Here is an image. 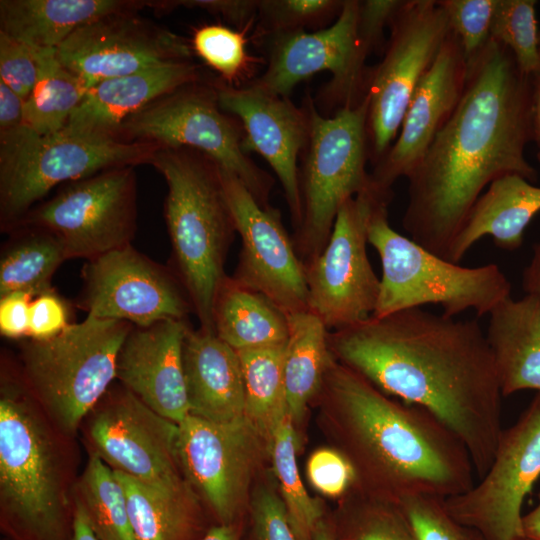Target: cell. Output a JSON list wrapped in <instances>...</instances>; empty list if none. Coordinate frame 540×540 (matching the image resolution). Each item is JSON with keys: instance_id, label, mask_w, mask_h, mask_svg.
Listing matches in <instances>:
<instances>
[{"instance_id": "6da1fadb", "label": "cell", "mask_w": 540, "mask_h": 540, "mask_svg": "<svg viewBox=\"0 0 540 540\" xmlns=\"http://www.w3.org/2000/svg\"><path fill=\"white\" fill-rule=\"evenodd\" d=\"M328 345L379 390L440 420L465 446L477 478L485 474L503 430V395L476 319L404 309L328 331Z\"/></svg>"}, {"instance_id": "7a4b0ae2", "label": "cell", "mask_w": 540, "mask_h": 540, "mask_svg": "<svg viewBox=\"0 0 540 540\" xmlns=\"http://www.w3.org/2000/svg\"><path fill=\"white\" fill-rule=\"evenodd\" d=\"M531 91L532 77L492 38L467 62L457 107L406 177L402 225L413 241L449 260L484 188L507 174L537 180L524 152L531 141Z\"/></svg>"}, {"instance_id": "3957f363", "label": "cell", "mask_w": 540, "mask_h": 540, "mask_svg": "<svg viewBox=\"0 0 540 540\" xmlns=\"http://www.w3.org/2000/svg\"><path fill=\"white\" fill-rule=\"evenodd\" d=\"M322 385L364 494L399 504L417 496L445 500L474 485L465 446L427 410L385 394L333 357Z\"/></svg>"}, {"instance_id": "277c9868", "label": "cell", "mask_w": 540, "mask_h": 540, "mask_svg": "<svg viewBox=\"0 0 540 540\" xmlns=\"http://www.w3.org/2000/svg\"><path fill=\"white\" fill-rule=\"evenodd\" d=\"M149 164L168 187L164 217L169 267L189 296L199 328L215 333L214 300L227 276L225 262L237 233L219 166L190 148H159Z\"/></svg>"}, {"instance_id": "5b68a950", "label": "cell", "mask_w": 540, "mask_h": 540, "mask_svg": "<svg viewBox=\"0 0 540 540\" xmlns=\"http://www.w3.org/2000/svg\"><path fill=\"white\" fill-rule=\"evenodd\" d=\"M157 144L64 127L39 135L26 124L0 135V223L11 232L52 188L99 172L149 164Z\"/></svg>"}, {"instance_id": "8992f818", "label": "cell", "mask_w": 540, "mask_h": 540, "mask_svg": "<svg viewBox=\"0 0 540 540\" xmlns=\"http://www.w3.org/2000/svg\"><path fill=\"white\" fill-rule=\"evenodd\" d=\"M388 205L376 208L368 227L382 268L372 316L434 304L446 316L474 310L481 317L511 297L512 285L497 264L465 267L427 250L390 226Z\"/></svg>"}, {"instance_id": "52a82bcc", "label": "cell", "mask_w": 540, "mask_h": 540, "mask_svg": "<svg viewBox=\"0 0 540 540\" xmlns=\"http://www.w3.org/2000/svg\"><path fill=\"white\" fill-rule=\"evenodd\" d=\"M309 137L299 169L301 219L292 239L304 264L326 246L342 204L373 187L367 138V95L356 105L324 116L307 95Z\"/></svg>"}, {"instance_id": "ba28073f", "label": "cell", "mask_w": 540, "mask_h": 540, "mask_svg": "<svg viewBox=\"0 0 540 540\" xmlns=\"http://www.w3.org/2000/svg\"><path fill=\"white\" fill-rule=\"evenodd\" d=\"M1 523L14 540H71L55 451L25 398L5 385L0 399Z\"/></svg>"}, {"instance_id": "9c48e42d", "label": "cell", "mask_w": 540, "mask_h": 540, "mask_svg": "<svg viewBox=\"0 0 540 540\" xmlns=\"http://www.w3.org/2000/svg\"><path fill=\"white\" fill-rule=\"evenodd\" d=\"M132 327L126 321L87 316L55 337L23 343L26 383L67 433H73L107 393Z\"/></svg>"}, {"instance_id": "30bf717a", "label": "cell", "mask_w": 540, "mask_h": 540, "mask_svg": "<svg viewBox=\"0 0 540 540\" xmlns=\"http://www.w3.org/2000/svg\"><path fill=\"white\" fill-rule=\"evenodd\" d=\"M115 136L200 151L239 178L261 206H271L274 178L246 152L243 126L220 108L214 84L197 81L161 97L127 118Z\"/></svg>"}, {"instance_id": "8fae6325", "label": "cell", "mask_w": 540, "mask_h": 540, "mask_svg": "<svg viewBox=\"0 0 540 540\" xmlns=\"http://www.w3.org/2000/svg\"><path fill=\"white\" fill-rule=\"evenodd\" d=\"M392 196L373 186L347 199L326 246L305 265L308 310L328 331L366 320L375 312L380 278L367 254L368 227L376 208L389 204Z\"/></svg>"}, {"instance_id": "7c38bea8", "label": "cell", "mask_w": 540, "mask_h": 540, "mask_svg": "<svg viewBox=\"0 0 540 540\" xmlns=\"http://www.w3.org/2000/svg\"><path fill=\"white\" fill-rule=\"evenodd\" d=\"M389 27L383 59L369 69L366 82L372 167L395 141L418 84L451 31L444 10L434 0L405 1Z\"/></svg>"}, {"instance_id": "4fadbf2b", "label": "cell", "mask_w": 540, "mask_h": 540, "mask_svg": "<svg viewBox=\"0 0 540 540\" xmlns=\"http://www.w3.org/2000/svg\"><path fill=\"white\" fill-rule=\"evenodd\" d=\"M358 10V0H345L338 18L326 28L265 37L267 67L248 83L288 97L299 82L329 71L332 78L320 92L318 103L335 107L336 111L358 104L366 95L369 69L365 61L371 54L358 35Z\"/></svg>"}, {"instance_id": "5bb4252c", "label": "cell", "mask_w": 540, "mask_h": 540, "mask_svg": "<svg viewBox=\"0 0 540 540\" xmlns=\"http://www.w3.org/2000/svg\"><path fill=\"white\" fill-rule=\"evenodd\" d=\"M21 226L53 234L68 260L89 261L132 245L137 227L134 167L112 168L70 182L32 208L17 227Z\"/></svg>"}, {"instance_id": "9a60e30c", "label": "cell", "mask_w": 540, "mask_h": 540, "mask_svg": "<svg viewBox=\"0 0 540 540\" xmlns=\"http://www.w3.org/2000/svg\"><path fill=\"white\" fill-rule=\"evenodd\" d=\"M540 478V392L503 429L478 483L443 500L447 512L484 540H523L522 507Z\"/></svg>"}, {"instance_id": "2e32d148", "label": "cell", "mask_w": 540, "mask_h": 540, "mask_svg": "<svg viewBox=\"0 0 540 540\" xmlns=\"http://www.w3.org/2000/svg\"><path fill=\"white\" fill-rule=\"evenodd\" d=\"M78 306L87 316L147 327L194 313L189 296L170 267L143 255L132 245L86 262Z\"/></svg>"}, {"instance_id": "e0dca14e", "label": "cell", "mask_w": 540, "mask_h": 540, "mask_svg": "<svg viewBox=\"0 0 540 540\" xmlns=\"http://www.w3.org/2000/svg\"><path fill=\"white\" fill-rule=\"evenodd\" d=\"M241 249L232 275L287 316L308 310L305 266L279 210L261 206L235 175L219 168Z\"/></svg>"}, {"instance_id": "ac0fdd59", "label": "cell", "mask_w": 540, "mask_h": 540, "mask_svg": "<svg viewBox=\"0 0 540 540\" xmlns=\"http://www.w3.org/2000/svg\"><path fill=\"white\" fill-rule=\"evenodd\" d=\"M95 407L88 434L94 452L113 470L145 483L187 490L177 454L178 424L123 387Z\"/></svg>"}, {"instance_id": "d6986e66", "label": "cell", "mask_w": 540, "mask_h": 540, "mask_svg": "<svg viewBox=\"0 0 540 540\" xmlns=\"http://www.w3.org/2000/svg\"><path fill=\"white\" fill-rule=\"evenodd\" d=\"M191 44L136 14L101 17L72 33L56 48L59 62L90 88L94 84L170 62L191 60Z\"/></svg>"}, {"instance_id": "ffe728a7", "label": "cell", "mask_w": 540, "mask_h": 540, "mask_svg": "<svg viewBox=\"0 0 540 540\" xmlns=\"http://www.w3.org/2000/svg\"><path fill=\"white\" fill-rule=\"evenodd\" d=\"M261 436L247 416L217 423L189 414L178 424L180 467L221 524H232L240 510Z\"/></svg>"}, {"instance_id": "44dd1931", "label": "cell", "mask_w": 540, "mask_h": 540, "mask_svg": "<svg viewBox=\"0 0 540 540\" xmlns=\"http://www.w3.org/2000/svg\"><path fill=\"white\" fill-rule=\"evenodd\" d=\"M214 85L220 108L243 126L246 152L260 154L276 174L295 230L301 219L298 157L309 137L306 108L297 107L289 97L267 93L249 83Z\"/></svg>"}, {"instance_id": "7402d4cb", "label": "cell", "mask_w": 540, "mask_h": 540, "mask_svg": "<svg viewBox=\"0 0 540 540\" xmlns=\"http://www.w3.org/2000/svg\"><path fill=\"white\" fill-rule=\"evenodd\" d=\"M467 62L458 37L450 31L434 62L418 84L398 135L372 168L373 186L392 192L401 177L419 163L438 131L457 107L466 83Z\"/></svg>"}, {"instance_id": "603a6c76", "label": "cell", "mask_w": 540, "mask_h": 540, "mask_svg": "<svg viewBox=\"0 0 540 540\" xmlns=\"http://www.w3.org/2000/svg\"><path fill=\"white\" fill-rule=\"evenodd\" d=\"M188 320L133 326L120 349L116 378L164 418L179 424L189 415L183 343Z\"/></svg>"}, {"instance_id": "cb8c5ba5", "label": "cell", "mask_w": 540, "mask_h": 540, "mask_svg": "<svg viewBox=\"0 0 540 540\" xmlns=\"http://www.w3.org/2000/svg\"><path fill=\"white\" fill-rule=\"evenodd\" d=\"M200 81L191 60L170 62L91 86L65 127L116 137L121 124L149 104L175 90Z\"/></svg>"}, {"instance_id": "d4e9b609", "label": "cell", "mask_w": 540, "mask_h": 540, "mask_svg": "<svg viewBox=\"0 0 540 540\" xmlns=\"http://www.w3.org/2000/svg\"><path fill=\"white\" fill-rule=\"evenodd\" d=\"M183 365L189 414L225 423L246 416L238 353L215 333L188 329Z\"/></svg>"}, {"instance_id": "484cf974", "label": "cell", "mask_w": 540, "mask_h": 540, "mask_svg": "<svg viewBox=\"0 0 540 540\" xmlns=\"http://www.w3.org/2000/svg\"><path fill=\"white\" fill-rule=\"evenodd\" d=\"M485 334L503 397L540 392V300L505 299L490 312Z\"/></svg>"}, {"instance_id": "4316f807", "label": "cell", "mask_w": 540, "mask_h": 540, "mask_svg": "<svg viewBox=\"0 0 540 540\" xmlns=\"http://www.w3.org/2000/svg\"><path fill=\"white\" fill-rule=\"evenodd\" d=\"M539 212V186L518 174L497 178L472 207L452 244L449 261L459 263L485 236L500 249L517 250L523 244L524 231Z\"/></svg>"}, {"instance_id": "83f0119b", "label": "cell", "mask_w": 540, "mask_h": 540, "mask_svg": "<svg viewBox=\"0 0 540 540\" xmlns=\"http://www.w3.org/2000/svg\"><path fill=\"white\" fill-rule=\"evenodd\" d=\"M143 6L145 1L1 0L0 31L34 49H56L86 24Z\"/></svg>"}, {"instance_id": "f1b7e54d", "label": "cell", "mask_w": 540, "mask_h": 540, "mask_svg": "<svg viewBox=\"0 0 540 540\" xmlns=\"http://www.w3.org/2000/svg\"><path fill=\"white\" fill-rule=\"evenodd\" d=\"M215 334L236 351L283 345L288 316L265 295L232 276L221 282L213 306Z\"/></svg>"}, {"instance_id": "f546056e", "label": "cell", "mask_w": 540, "mask_h": 540, "mask_svg": "<svg viewBox=\"0 0 540 540\" xmlns=\"http://www.w3.org/2000/svg\"><path fill=\"white\" fill-rule=\"evenodd\" d=\"M283 377L288 412L300 422L310 399L320 390L332 355L328 329L309 310L288 316Z\"/></svg>"}, {"instance_id": "4dcf8cb0", "label": "cell", "mask_w": 540, "mask_h": 540, "mask_svg": "<svg viewBox=\"0 0 540 540\" xmlns=\"http://www.w3.org/2000/svg\"><path fill=\"white\" fill-rule=\"evenodd\" d=\"M135 540H191L197 521L187 490L151 485L115 471Z\"/></svg>"}, {"instance_id": "1f68e13d", "label": "cell", "mask_w": 540, "mask_h": 540, "mask_svg": "<svg viewBox=\"0 0 540 540\" xmlns=\"http://www.w3.org/2000/svg\"><path fill=\"white\" fill-rule=\"evenodd\" d=\"M0 258V297L27 292L34 297L51 289L58 267L68 260L61 242L50 232L31 226L12 230Z\"/></svg>"}, {"instance_id": "d6a6232c", "label": "cell", "mask_w": 540, "mask_h": 540, "mask_svg": "<svg viewBox=\"0 0 540 540\" xmlns=\"http://www.w3.org/2000/svg\"><path fill=\"white\" fill-rule=\"evenodd\" d=\"M34 51L39 62V74L25 100L24 121L37 134L49 135L65 127L89 87L59 62L56 49Z\"/></svg>"}, {"instance_id": "836d02e7", "label": "cell", "mask_w": 540, "mask_h": 540, "mask_svg": "<svg viewBox=\"0 0 540 540\" xmlns=\"http://www.w3.org/2000/svg\"><path fill=\"white\" fill-rule=\"evenodd\" d=\"M286 343L237 351L244 382L245 413L268 439L278 417L287 409L283 377Z\"/></svg>"}, {"instance_id": "e575fe53", "label": "cell", "mask_w": 540, "mask_h": 540, "mask_svg": "<svg viewBox=\"0 0 540 540\" xmlns=\"http://www.w3.org/2000/svg\"><path fill=\"white\" fill-rule=\"evenodd\" d=\"M267 440L280 497L291 525L300 540H312L313 530L322 519V510L309 496L299 475L296 432L288 410L278 417Z\"/></svg>"}, {"instance_id": "d590c367", "label": "cell", "mask_w": 540, "mask_h": 540, "mask_svg": "<svg viewBox=\"0 0 540 540\" xmlns=\"http://www.w3.org/2000/svg\"><path fill=\"white\" fill-rule=\"evenodd\" d=\"M76 499L99 540H135L123 488L114 470L93 453Z\"/></svg>"}, {"instance_id": "8d00e7d4", "label": "cell", "mask_w": 540, "mask_h": 540, "mask_svg": "<svg viewBox=\"0 0 540 540\" xmlns=\"http://www.w3.org/2000/svg\"><path fill=\"white\" fill-rule=\"evenodd\" d=\"M536 4L535 0H497L490 34L531 77L540 73Z\"/></svg>"}, {"instance_id": "74e56055", "label": "cell", "mask_w": 540, "mask_h": 540, "mask_svg": "<svg viewBox=\"0 0 540 540\" xmlns=\"http://www.w3.org/2000/svg\"><path fill=\"white\" fill-rule=\"evenodd\" d=\"M247 31L222 24H209L194 30L191 48L224 83L240 86L258 60L247 50Z\"/></svg>"}, {"instance_id": "f35d334b", "label": "cell", "mask_w": 540, "mask_h": 540, "mask_svg": "<svg viewBox=\"0 0 540 540\" xmlns=\"http://www.w3.org/2000/svg\"><path fill=\"white\" fill-rule=\"evenodd\" d=\"M345 0H259L256 35L259 38L305 30L323 29L340 15Z\"/></svg>"}, {"instance_id": "ab89813d", "label": "cell", "mask_w": 540, "mask_h": 540, "mask_svg": "<svg viewBox=\"0 0 540 540\" xmlns=\"http://www.w3.org/2000/svg\"><path fill=\"white\" fill-rule=\"evenodd\" d=\"M365 495L348 510L343 540H414L398 503Z\"/></svg>"}, {"instance_id": "60d3db41", "label": "cell", "mask_w": 540, "mask_h": 540, "mask_svg": "<svg viewBox=\"0 0 540 540\" xmlns=\"http://www.w3.org/2000/svg\"><path fill=\"white\" fill-rule=\"evenodd\" d=\"M399 505L414 540H484L476 531L455 520L441 499L417 496L404 499Z\"/></svg>"}, {"instance_id": "b9f144b4", "label": "cell", "mask_w": 540, "mask_h": 540, "mask_svg": "<svg viewBox=\"0 0 540 540\" xmlns=\"http://www.w3.org/2000/svg\"><path fill=\"white\" fill-rule=\"evenodd\" d=\"M451 31L458 37L466 62L487 44L497 0H440Z\"/></svg>"}, {"instance_id": "7bdbcfd3", "label": "cell", "mask_w": 540, "mask_h": 540, "mask_svg": "<svg viewBox=\"0 0 540 540\" xmlns=\"http://www.w3.org/2000/svg\"><path fill=\"white\" fill-rule=\"evenodd\" d=\"M38 74L39 62L34 49L0 31V81L26 100Z\"/></svg>"}, {"instance_id": "ee69618b", "label": "cell", "mask_w": 540, "mask_h": 540, "mask_svg": "<svg viewBox=\"0 0 540 540\" xmlns=\"http://www.w3.org/2000/svg\"><path fill=\"white\" fill-rule=\"evenodd\" d=\"M307 475L319 492L329 497L343 495L356 482L350 459L341 452L323 448L315 451L307 464Z\"/></svg>"}, {"instance_id": "f6af8a7d", "label": "cell", "mask_w": 540, "mask_h": 540, "mask_svg": "<svg viewBox=\"0 0 540 540\" xmlns=\"http://www.w3.org/2000/svg\"><path fill=\"white\" fill-rule=\"evenodd\" d=\"M254 540H300L280 495L270 486H260L252 502Z\"/></svg>"}, {"instance_id": "bcb514c9", "label": "cell", "mask_w": 540, "mask_h": 540, "mask_svg": "<svg viewBox=\"0 0 540 540\" xmlns=\"http://www.w3.org/2000/svg\"><path fill=\"white\" fill-rule=\"evenodd\" d=\"M70 324L68 303L53 288L32 299L28 333L30 339L45 340L55 337Z\"/></svg>"}, {"instance_id": "7dc6e473", "label": "cell", "mask_w": 540, "mask_h": 540, "mask_svg": "<svg viewBox=\"0 0 540 540\" xmlns=\"http://www.w3.org/2000/svg\"><path fill=\"white\" fill-rule=\"evenodd\" d=\"M259 0H180L157 1L156 8L172 10L176 7L199 8L222 17L241 31H248L255 24Z\"/></svg>"}, {"instance_id": "c3c4849f", "label": "cell", "mask_w": 540, "mask_h": 540, "mask_svg": "<svg viewBox=\"0 0 540 540\" xmlns=\"http://www.w3.org/2000/svg\"><path fill=\"white\" fill-rule=\"evenodd\" d=\"M406 0H364L359 1L358 35L361 42L372 53L384 39V30Z\"/></svg>"}, {"instance_id": "681fc988", "label": "cell", "mask_w": 540, "mask_h": 540, "mask_svg": "<svg viewBox=\"0 0 540 540\" xmlns=\"http://www.w3.org/2000/svg\"><path fill=\"white\" fill-rule=\"evenodd\" d=\"M34 296L27 292H12L0 297V333L18 339L28 337L30 304Z\"/></svg>"}, {"instance_id": "f907efd6", "label": "cell", "mask_w": 540, "mask_h": 540, "mask_svg": "<svg viewBox=\"0 0 540 540\" xmlns=\"http://www.w3.org/2000/svg\"><path fill=\"white\" fill-rule=\"evenodd\" d=\"M23 100L0 81V135L11 133L25 124Z\"/></svg>"}, {"instance_id": "816d5d0a", "label": "cell", "mask_w": 540, "mask_h": 540, "mask_svg": "<svg viewBox=\"0 0 540 540\" xmlns=\"http://www.w3.org/2000/svg\"><path fill=\"white\" fill-rule=\"evenodd\" d=\"M522 287L527 295L540 300V240L534 244L531 259L523 270Z\"/></svg>"}, {"instance_id": "f5cc1de1", "label": "cell", "mask_w": 540, "mask_h": 540, "mask_svg": "<svg viewBox=\"0 0 540 540\" xmlns=\"http://www.w3.org/2000/svg\"><path fill=\"white\" fill-rule=\"evenodd\" d=\"M531 141L536 147V158L540 164V73L532 76Z\"/></svg>"}, {"instance_id": "db71d44e", "label": "cell", "mask_w": 540, "mask_h": 540, "mask_svg": "<svg viewBox=\"0 0 540 540\" xmlns=\"http://www.w3.org/2000/svg\"><path fill=\"white\" fill-rule=\"evenodd\" d=\"M72 516V537L71 540H99L93 531L86 513L80 504L75 499Z\"/></svg>"}, {"instance_id": "11a10c76", "label": "cell", "mask_w": 540, "mask_h": 540, "mask_svg": "<svg viewBox=\"0 0 540 540\" xmlns=\"http://www.w3.org/2000/svg\"><path fill=\"white\" fill-rule=\"evenodd\" d=\"M522 528L524 539L540 540V491L538 504L522 517Z\"/></svg>"}, {"instance_id": "9f6ffc18", "label": "cell", "mask_w": 540, "mask_h": 540, "mask_svg": "<svg viewBox=\"0 0 540 540\" xmlns=\"http://www.w3.org/2000/svg\"><path fill=\"white\" fill-rule=\"evenodd\" d=\"M199 540H239V535L233 524L220 523L211 527Z\"/></svg>"}, {"instance_id": "6f0895ef", "label": "cell", "mask_w": 540, "mask_h": 540, "mask_svg": "<svg viewBox=\"0 0 540 540\" xmlns=\"http://www.w3.org/2000/svg\"><path fill=\"white\" fill-rule=\"evenodd\" d=\"M312 540H337L328 525L321 519L312 533Z\"/></svg>"}, {"instance_id": "680465c9", "label": "cell", "mask_w": 540, "mask_h": 540, "mask_svg": "<svg viewBox=\"0 0 540 540\" xmlns=\"http://www.w3.org/2000/svg\"><path fill=\"white\" fill-rule=\"evenodd\" d=\"M538 48H539V54H540V30H539V35H538Z\"/></svg>"}, {"instance_id": "91938a15", "label": "cell", "mask_w": 540, "mask_h": 540, "mask_svg": "<svg viewBox=\"0 0 540 540\" xmlns=\"http://www.w3.org/2000/svg\"><path fill=\"white\" fill-rule=\"evenodd\" d=\"M523 540H527V539H523Z\"/></svg>"}]
</instances>
